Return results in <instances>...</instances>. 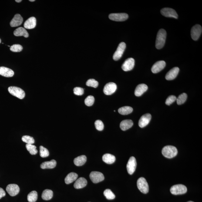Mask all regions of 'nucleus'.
Instances as JSON below:
<instances>
[{"mask_svg": "<svg viewBox=\"0 0 202 202\" xmlns=\"http://www.w3.org/2000/svg\"><path fill=\"white\" fill-rule=\"evenodd\" d=\"M167 36L165 30L161 29L158 32L156 36L155 46L157 49H161L164 46Z\"/></svg>", "mask_w": 202, "mask_h": 202, "instance_id": "nucleus-1", "label": "nucleus"}, {"mask_svg": "<svg viewBox=\"0 0 202 202\" xmlns=\"http://www.w3.org/2000/svg\"><path fill=\"white\" fill-rule=\"evenodd\" d=\"M177 148L172 146H165L162 150V153L163 156L168 158H172L174 157L177 155Z\"/></svg>", "mask_w": 202, "mask_h": 202, "instance_id": "nucleus-2", "label": "nucleus"}, {"mask_svg": "<svg viewBox=\"0 0 202 202\" xmlns=\"http://www.w3.org/2000/svg\"><path fill=\"white\" fill-rule=\"evenodd\" d=\"M8 90L11 95L16 97L18 99H22L25 97V92L21 88L16 86H11L8 88Z\"/></svg>", "mask_w": 202, "mask_h": 202, "instance_id": "nucleus-3", "label": "nucleus"}, {"mask_svg": "<svg viewBox=\"0 0 202 202\" xmlns=\"http://www.w3.org/2000/svg\"><path fill=\"white\" fill-rule=\"evenodd\" d=\"M170 190L171 193L172 194L178 195L186 193L187 191V189L184 185L179 184L172 186Z\"/></svg>", "mask_w": 202, "mask_h": 202, "instance_id": "nucleus-4", "label": "nucleus"}, {"mask_svg": "<svg viewBox=\"0 0 202 202\" xmlns=\"http://www.w3.org/2000/svg\"><path fill=\"white\" fill-rule=\"evenodd\" d=\"M137 186L138 188L142 193L146 194L148 193L149 190L148 184L145 178L142 177L138 179Z\"/></svg>", "mask_w": 202, "mask_h": 202, "instance_id": "nucleus-5", "label": "nucleus"}, {"mask_svg": "<svg viewBox=\"0 0 202 202\" xmlns=\"http://www.w3.org/2000/svg\"><path fill=\"white\" fill-rule=\"evenodd\" d=\"M126 48V44L122 42L119 44L117 49L113 55V59L115 61L118 60L121 57Z\"/></svg>", "mask_w": 202, "mask_h": 202, "instance_id": "nucleus-6", "label": "nucleus"}, {"mask_svg": "<svg viewBox=\"0 0 202 202\" xmlns=\"http://www.w3.org/2000/svg\"><path fill=\"white\" fill-rule=\"evenodd\" d=\"M89 177L92 182L97 183L103 181L105 179L104 176L102 173L98 171H92L89 175Z\"/></svg>", "mask_w": 202, "mask_h": 202, "instance_id": "nucleus-7", "label": "nucleus"}, {"mask_svg": "<svg viewBox=\"0 0 202 202\" xmlns=\"http://www.w3.org/2000/svg\"><path fill=\"white\" fill-rule=\"evenodd\" d=\"M202 32V27L199 25H194L191 28V36L193 40L197 41L200 38Z\"/></svg>", "mask_w": 202, "mask_h": 202, "instance_id": "nucleus-8", "label": "nucleus"}, {"mask_svg": "<svg viewBox=\"0 0 202 202\" xmlns=\"http://www.w3.org/2000/svg\"><path fill=\"white\" fill-rule=\"evenodd\" d=\"M109 19L116 21H123L126 20L129 18V15L126 13H112L109 15Z\"/></svg>", "mask_w": 202, "mask_h": 202, "instance_id": "nucleus-9", "label": "nucleus"}, {"mask_svg": "<svg viewBox=\"0 0 202 202\" xmlns=\"http://www.w3.org/2000/svg\"><path fill=\"white\" fill-rule=\"evenodd\" d=\"M161 12L162 15L167 17H172L177 19L178 17L176 11L172 8H163L161 10Z\"/></svg>", "mask_w": 202, "mask_h": 202, "instance_id": "nucleus-10", "label": "nucleus"}, {"mask_svg": "<svg viewBox=\"0 0 202 202\" xmlns=\"http://www.w3.org/2000/svg\"><path fill=\"white\" fill-rule=\"evenodd\" d=\"M137 162L136 158L133 156L130 157L128 161L126 168L129 174L132 175L133 174L136 170Z\"/></svg>", "mask_w": 202, "mask_h": 202, "instance_id": "nucleus-11", "label": "nucleus"}, {"mask_svg": "<svg viewBox=\"0 0 202 202\" xmlns=\"http://www.w3.org/2000/svg\"><path fill=\"white\" fill-rule=\"evenodd\" d=\"M117 89V85L113 82H109L105 85L103 92L105 94L110 95L114 93Z\"/></svg>", "mask_w": 202, "mask_h": 202, "instance_id": "nucleus-12", "label": "nucleus"}, {"mask_svg": "<svg viewBox=\"0 0 202 202\" xmlns=\"http://www.w3.org/2000/svg\"><path fill=\"white\" fill-rule=\"evenodd\" d=\"M20 187L16 184H11L8 185L6 187L7 193L10 195L14 197L17 195L20 192Z\"/></svg>", "mask_w": 202, "mask_h": 202, "instance_id": "nucleus-13", "label": "nucleus"}, {"mask_svg": "<svg viewBox=\"0 0 202 202\" xmlns=\"http://www.w3.org/2000/svg\"><path fill=\"white\" fill-rule=\"evenodd\" d=\"M134 60L132 58H129L126 60L122 64V69L124 71H129L132 70L134 67Z\"/></svg>", "mask_w": 202, "mask_h": 202, "instance_id": "nucleus-14", "label": "nucleus"}, {"mask_svg": "<svg viewBox=\"0 0 202 202\" xmlns=\"http://www.w3.org/2000/svg\"><path fill=\"white\" fill-rule=\"evenodd\" d=\"M166 63L164 61H159L156 62L152 67L151 71L153 73H156L164 69Z\"/></svg>", "mask_w": 202, "mask_h": 202, "instance_id": "nucleus-15", "label": "nucleus"}, {"mask_svg": "<svg viewBox=\"0 0 202 202\" xmlns=\"http://www.w3.org/2000/svg\"><path fill=\"white\" fill-rule=\"evenodd\" d=\"M151 119V115L150 113H146L140 118L139 121V126L141 128H144L149 124Z\"/></svg>", "mask_w": 202, "mask_h": 202, "instance_id": "nucleus-16", "label": "nucleus"}, {"mask_svg": "<svg viewBox=\"0 0 202 202\" xmlns=\"http://www.w3.org/2000/svg\"><path fill=\"white\" fill-rule=\"evenodd\" d=\"M23 22V18L19 14H16L15 15L12 20L10 23V25L12 27L19 26Z\"/></svg>", "mask_w": 202, "mask_h": 202, "instance_id": "nucleus-17", "label": "nucleus"}, {"mask_svg": "<svg viewBox=\"0 0 202 202\" xmlns=\"http://www.w3.org/2000/svg\"><path fill=\"white\" fill-rule=\"evenodd\" d=\"M148 87L147 85L145 84H140L138 85L135 90L134 94L137 97L141 96L144 92L148 90Z\"/></svg>", "mask_w": 202, "mask_h": 202, "instance_id": "nucleus-18", "label": "nucleus"}, {"mask_svg": "<svg viewBox=\"0 0 202 202\" xmlns=\"http://www.w3.org/2000/svg\"><path fill=\"white\" fill-rule=\"evenodd\" d=\"M179 71V69L178 68H173L167 73L166 76V79L169 81L173 80L177 77Z\"/></svg>", "mask_w": 202, "mask_h": 202, "instance_id": "nucleus-19", "label": "nucleus"}, {"mask_svg": "<svg viewBox=\"0 0 202 202\" xmlns=\"http://www.w3.org/2000/svg\"><path fill=\"white\" fill-rule=\"evenodd\" d=\"M36 25V20L35 17H31L25 21L24 26L27 29H33L35 28Z\"/></svg>", "mask_w": 202, "mask_h": 202, "instance_id": "nucleus-20", "label": "nucleus"}, {"mask_svg": "<svg viewBox=\"0 0 202 202\" xmlns=\"http://www.w3.org/2000/svg\"><path fill=\"white\" fill-rule=\"evenodd\" d=\"M14 74V72L12 70L5 67H0V75L5 77H12Z\"/></svg>", "mask_w": 202, "mask_h": 202, "instance_id": "nucleus-21", "label": "nucleus"}, {"mask_svg": "<svg viewBox=\"0 0 202 202\" xmlns=\"http://www.w3.org/2000/svg\"><path fill=\"white\" fill-rule=\"evenodd\" d=\"M87 181L86 179L84 177H80L76 180L74 185L75 188L79 189L83 188L86 186Z\"/></svg>", "mask_w": 202, "mask_h": 202, "instance_id": "nucleus-22", "label": "nucleus"}, {"mask_svg": "<svg viewBox=\"0 0 202 202\" xmlns=\"http://www.w3.org/2000/svg\"><path fill=\"white\" fill-rule=\"evenodd\" d=\"M133 125V121L130 119H126L121 122L120 127L122 130L126 131L131 128Z\"/></svg>", "mask_w": 202, "mask_h": 202, "instance_id": "nucleus-23", "label": "nucleus"}, {"mask_svg": "<svg viewBox=\"0 0 202 202\" xmlns=\"http://www.w3.org/2000/svg\"><path fill=\"white\" fill-rule=\"evenodd\" d=\"M14 35L16 36H23L25 38H28L29 36L28 33L25 28L20 27L17 28L14 32Z\"/></svg>", "mask_w": 202, "mask_h": 202, "instance_id": "nucleus-24", "label": "nucleus"}, {"mask_svg": "<svg viewBox=\"0 0 202 202\" xmlns=\"http://www.w3.org/2000/svg\"><path fill=\"white\" fill-rule=\"evenodd\" d=\"M56 161L54 160L49 161H45L41 163V167L42 169H52L56 166Z\"/></svg>", "mask_w": 202, "mask_h": 202, "instance_id": "nucleus-25", "label": "nucleus"}, {"mask_svg": "<svg viewBox=\"0 0 202 202\" xmlns=\"http://www.w3.org/2000/svg\"><path fill=\"white\" fill-rule=\"evenodd\" d=\"M102 160L105 163L110 164L114 163L116 160V158L113 155L107 153L103 155Z\"/></svg>", "mask_w": 202, "mask_h": 202, "instance_id": "nucleus-26", "label": "nucleus"}, {"mask_svg": "<svg viewBox=\"0 0 202 202\" xmlns=\"http://www.w3.org/2000/svg\"><path fill=\"white\" fill-rule=\"evenodd\" d=\"M78 175L76 173L72 172L69 173L65 179V183L69 184L75 181L77 179Z\"/></svg>", "mask_w": 202, "mask_h": 202, "instance_id": "nucleus-27", "label": "nucleus"}, {"mask_svg": "<svg viewBox=\"0 0 202 202\" xmlns=\"http://www.w3.org/2000/svg\"><path fill=\"white\" fill-rule=\"evenodd\" d=\"M86 160L87 159L86 156L83 155L75 158L74 160V163L76 166H82L86 163Z\"/></svg>", "mask_w": 202, "mask_h": 202, "instance_id": "nucleus-28", "label": "nucleus"}, {"mask_svg": "<svg viewBox=\"0 0 202 202\" xmlns=\"http://www.w3.org/2000/svg\"><path fill=\"white\" fill-rule=\"evenodd\" d=\"M133 109L130 106H124L119 109L118 111L119 113L122 115H127L132 113Z\"/></svg>", "mask_w": 202, "mask_h": 202, "instance_id": "nucleus-29", "label": "nucleus"}, {"mask_svg": "<svg viewBox=\"0 0 202 202\" xmlns=\"http://www.w3.org/2000/svg\"><path fill=\"white\" fill-rule=\"evenodd\" d=\"M53 193L52 190H45L43 192L42 198L44 200H49L53 197Z\"/></svg>", "mask_w": 202, "mask_h": 202, "instance_id": "nucleus-30", "label": "nucleus"}, {"mask_svg": "<svg viewBox=\"0 0 202 202\" xmlns=\"http://www.w3.org/2000/svg\"><path fill=\"white\" fill-rule=\"evenodd\" d=\"M38 195L36 191L33 190L28 195V200L29 202H35L38 199Z\"/></svg>", "mask_w": 202, "mask_h": 202, "instance_id": "nucleus-31", "label": "nucleus"}, {"mask_svg": "<svg viewBox=\"0 0 202 202\" xmlns=\"http://www.w3.org/2000/svg\"><path fill=\"white\" fill-rule=\"evenodd\" d=\"M187 98V95L185 93H183L179 95L176 99L177 104L178 105H181L186 102Z\"/></svg>", "mask_w": 202, "mask_h": 202, "instance_id": "nucleus-32", "label": "nucleus"}, {"mask_svg": "<svg viewBox=\"0 0 202 202\" xmlns=\"http://www.w3.org/2000/svg\"><path fill=\"white\" fill-rule=\"evenodd\" d=\"M26 148L27 150L32 155H35L38 153V150L36 149V147L32 144H26Z\"/></svg>", "mask_w": 202, "mask_h": 202, "instance_id": "nucleus-33", "label": "nucleus"}, {"mask_svg": "<svg viewBox=\"0 0 202 202\" xmlns=\"http://www.w3.org/2000/svg\"><path fill=\"white\" fill-rule=\"evenodd\" d=\"M104 195L106 198L109 200H113L115 198V194L109 189L105 190L104 192Z\"/></svg>", "mask_w": 202, "mask_h": 202, "instance_id": "nucleus-34", "label": "nucleus"}, {"mask_svg": "<svg viewBox=\"0 0 202 202\" xmlns=\"http://www.w3.org/2000/svg\"><path fill=\"white\" fill-rule=\"evenodd\" d=\"M40 155L42 158H46L49 155V152L48 149L41 146H40Z\"/></svg>", "mask_w": 202, "mask_h": 202, "instance_id": "nucleus-35", "label": "nucleus"}, {"mask_svg": "<svg viewBox=\"0 0 202 202\" xmlns=\"http://www.w3.org/2000/svg\"><path fill=\"white\" fill-rule=\"evenodd\" d=\"M22 140L23 141L26 143L27 144L33 145L35 142L33 137L28 136H23Z\"/></svg>", "mask_w": 202, "mask_h": 202, "instance_id": "nucleus-36", "label": "nucleus"}, {"mask_svg": "<svg viewBox=\"0 0 202 202\" xmlns=\"http://www.w3.org/2000/svg\"><path fill=\"white\" fill-rule=\"evenodd\" d=\"M86 85L87 86H91L94 88L97 87L99 85V82L94 79H89L86 82Z\"/></svg>", "mask_w": 202, "mask_h": 202, "instance_id": "nucleus-37", "label": "nucleus"}, {"mask_svg": "<svg viewBox=\"0 0 202 202\" xmlns=\"http://www.w3.org/2000/svg\"><path fill=\"white\" fill-rule=\"evenodd\" d=\"M94 98L93 96H89L85 99V103L88 106H91L93 105L94 102Z\"/></svg>", "mask_w": 202, "mask_h": 202, "instance_id": "nucleus-38", "label": "nucleus"}, {"mask_svg": "<svg viewBox=\"0 0 202 202\" xmlns=\"http://www.w3.org/2000/svg\"><path fill=\"white\" fill-rule=\"evenodd\" d=\"M23 48L21 45L19 44H14L10 47V49L14 52H20L22 51Z\"/></svg>", "mask_w": 202, "mask_h": 202, "instance_id": "nucleus-39", "label": "nucleus"}, {"mask_svg": "<svg viewBox=\"0 0 202 202\" xmlns=\"http://www.w3.org/2000/svg\"><path fill=\"white\" fill-rule=\"evenodd\" d=\"M95 126L96 129L100 131L103 130L104 128L103 122L100 120H97L95 121Z\"/></svg>", "mask_w": 202, "mask_h": 202, "instance_id": "nucleus-40", "label": "nucleus"}, {"mask_svg": "<svg viewBox=\"0 0 202 202\" xmlns=\"http://www.w3.org/2000/svg\"><path fill=\"white\" fill-rule=\"evenodd\" d=\"M176 99H177V98L174 95H171V96H169L167 98V99H166V105H168V106L171 105L172 103H173V102H174L176 100Z\"/></svg>", "mask_w": 202, "mask_h": 202, "instance_id": "nucleus-41", "label": "nucleus"}, {"mask_svg": "<svg viewBox=\"0 0 202 202\" xmlns=\"http://www.w3.org/2000/svg\"><path fill=\"white\" fill-rule=\"evenodd\" d=\"M73 92L77 96H82L84 93V89L81 87H75L73 89Z\"/></svg>", "mask_w": 202, "mask_h": 202, "instance_id": "nucleus-42", "label": "nucleus"}, {"mask_svg": "<svg viewBox=\"0 0 202 202\" xmlns=\"http://www.w3.org/2000/svg\"><path fill=\"white\" fill-rule=\"evenodd\" d=\"M6 195V193L3 189L0 187V199Z\"/></svg>", "mask_w": 202, "mask_h": 202, "instance_id": "nucleus-43", "label": "nucleus"}, {"mask_svg": "<svg viewBox=\"0 0 202 202\" xmlns=\"http://www.w3.org/2000/svg\"><path fill=\"white\" fill-rule=\"evenodd\" d=\"M21 1H22L21 0H16V1H15V2L18 3L20 2H21Z\"/></svg>", "mask_w": 202, "mask_h": 202, "instance_id": "nucleus-44", "label": "nucleus"}, {"mask_svg": "<svg viewBox=\"0 0 202 202\" xmlns=\"http://www.w3.org/2000/svg\"><path fill=\"white\" fill-rule=\"evenodd\" d=\"M29 1H31V2H34V1H35V0H29Z\"/></svg>", "mask_w": 202, "mask_h": 202, "instance_id": "nucleus-45", "label": "nucleus"}, {"mask_svg": "<svg viewBox=\"0 0 202 202\" xmlns=\"http://www.w3.org/2000/svg\"><path fill=\"white\" fill-rule=\"evenodd\" d=\"M1 39H0V44L1 43Z\"/></svg>", "mask_w": 202, "mask_h": 202, "instance_id": "nucleus-46", "label": "nucleus"}, {"mask_svg": "<svg viewBox=\"0 0 202 202\" xmlns=\"http://www.w3.org/2000/svg\"><path fill=\"white\" fill-rule=\"evenodd\" d=\"M194 202L192 201H188V202Z\"/></svg>", "mask_w": 202, "mask_h": 202, "instance_id": "nucleus-47", "label": "nucleus"}]
</instances>
